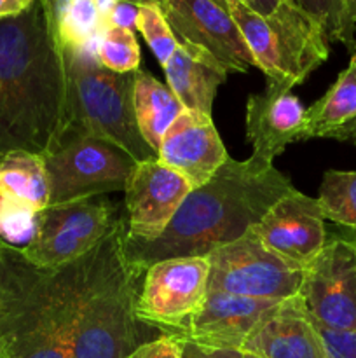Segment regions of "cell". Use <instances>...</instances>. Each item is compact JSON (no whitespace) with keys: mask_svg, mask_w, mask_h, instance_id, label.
Instances as JSON below:
<instances>
[{"mask_svg":"<svg viewBox=\"0 0 356 358\" xmlns=\"http://www.w3.org/2000/svg\"><path fill=\"white\" fill-rule=\"evenodd\" d=\"M68 119L63 51L42 0L0 20V157L14 150L45 156Z\"/></svg>","mask_w":356,"mask_h":358,"instance_id":"6da1fadb","label":"cell"},{"mask_svg":"<svg viewBox=\"0 0 356 358\" xmlns=\"http://www.w3.org/2000/svg\"><path fill=\"white\" fill-rule=\"evenodd\" d=\"M293 189L286 175L253 154L244 161L227 157L205 185L188 192L157 240L136 241L124 236V257L143 271L166 259L205 257L244 236Z\"/></svg>","mask_w":356,"mask_h":358,"instance_id":"7a4b0ae2","label":"cell"},{"mask_svg":"<svg viewBox=\"0 0 356 358\" xmlns=\"http://www.w3.org/2000/svg\"><path fill=\"white\" fill-rule=\"evenodd\" d=\"M91 254L42 269L0 240V357L72 358Z\"/></svg>","mask_w":356,"mask_h":358,"instance_id":"3957f363","label":"cell"},{"mask_svg":"<svg viewBox=\"0 0 356 358\" xmlns=\"http://www.w3.org/2000/svg\"><path fill=\"white\" fill-rule=\"evenodd\" d=\"M100 44V42H98ZM98 44L61 49L68 83L65 131L110 140L138 163L157 159L140 133L133 107L135 72L117 73L98 59Z\"/></svg>","mask_w":356,"mask_h":358,"instance_id":"277c9868","label":"cell"},{"mask_svg":"<svg viewBox=\"0 0 356 358\" xmlns=\"http://www.w3.org/2000/svg\"><path fill=\"white\" fill-rule=\"evenodd\" d=\"M227 10L267 83L292 90L330 55L323 27L292 0H283L265 17L241 0H229Z\"/></svg>","mask_w":356,"mask_h":358,"instance_id":"5b68a950","label":"cell"},{"mask_svg":"<svg viewBox=\"0 0 356 358\" xmlns=\"http://www.w3.org/2000/svg\"><path fill=\"white\" fill-rule=\"evenodd\" d=\"M44 157L49 206L124 191L138 161L117 143L66 131Z\"/></svg>","mask_w":356,"mask_h":358,"instance_id":"8992f818","label":"cell"},{"mask_svg":"<svg viewBox=\"0 0 356 358\" xmlns=\"http://www.w3.org/2000/svg\"><path fill=\"white\" fill-rule=\"evenodd\" d=\"M124 213L105 196L47 206L38 212L35 236L20 250L37 268H61L93 250Z\"/></svg>","mask_w":356,"mask_h":358,"instance_id":"52a82bcc","label":"cell"},{"mask_svg":"<svg viewBox=\"0 0 356 358\" xmlns=\"http://www.w3.org/2000/svg\"><path fill=\"white\" fill-rule=\"evenodd\" d=\"M208 257H177L147 268L135 313L159 334L181 336L208 294Z\"/></svg>","mask_w":356,"mask_h":358,"instance_id":"ba28073f","label":"cell"},{"mask_svg":"<svg viewBox=\"0 0 356 358\" xmlns=\"http://www.w3.org/2000/svg\"><path fill=\"white\" fill-rule=\"evenodd\" d=\"M208 292L283 301L299 294L302 271L272 255L248 231L232 243L209 252Z\"/></svg>","mask_w":356,"mask_h":358,"instance_id":"9c48e42d","label":"cell"},{"mask_svg":"<svg viewBox=\"0 0 356 358\" xmlns=\"http://www.w3.org/2000/svg\"><path fill=\"white\" fill-rule=\"evenodd\" d=\"M299 296L313 322L356 331V238L334 236L302 269Z\"/></svg>","mask_w":356,"mask_h":358,"instance_id":"30bf717a","label":"cell"},{"mask_svg":"<svg viewBox=\"0 0 356 358\" xmlns=\"http://www.w3.org/2000/svg\"><path fill=\"white\" fill-rule=\"evenodd\" d=\"M163 10L181 44L202 49L216 59L227 73L257 69L239 28L229 10L213 0H163Z\"/></svg>","mask_w":356,"mask_h":358,"instance_id":"8fae6325","label":"cell"},{"mask_svg":"<svg viewBox=\"0 0 356 358\" xmlns=\"http://www.w3.org/2000/svg\"><path fill=\"white\" fill-rule=\"evenodd\" d=\"M248 231L265 250L300 271L327 243L325 217L318 198H309L297 189L278 199Z\"/></svg>","mask_w":356,"mask_h":358,"instance_id":"7c38bea8","label":"cell"},{"mask_svg":"<svg viewBox=\"0 0 356 358\" xmlns=\"http://www.w3.org/2000/svg\"><path fill=\"white\" fill-rule=\"evenodd\" d=\"M192 185L159 159L136 164L124 189L129 240L154 241L170 226Z\"/></svg>","mask_w":356,"mask_h":358,"instance_id":"4fadbf2b","label":"cell"},{"mask_svg":"<svg viewBox=\"0 0 356 358\" xmlns=\"http://www.w3.org/2000/svg\"><path fill=\"white\" fill-rule=\"evenodd\" d=\"M279 304L281 301L208 292L198 313L178 338L215 348L243 350L248 338L278 310Z\"/></svg>","mask_w":356,"mask_h":358,"instance_id":"5bb4252c","label":"cell"},{"mask_svg":"<svg viewBox=\"0 0 356 358\" xmlns=\"http://www.w3.org/2000/svg\"><path fill=\"white\" fill-rule=\"evenodd\" d=\"M225 145L212 115L184 110L161 140L157 159L180 173L192 189L205 185L227 161Z\"/></svg>","mask_w":356,"mask_h":358,"instance_id":"9a60e30c","label":"cell"},{"mask_svg":"<svg viewBox=\"0 0 356 358\" xmlns=\"http://www.w3.org/2000/svg\"><path fill=\"white\" fill-rule=\"evenodd\" d=\"M306 108L290 87L267 83L246 101V136L253 156L272 163L293 142L304 140Z\"/></svg>","mask_w":356,"mask_h":358,"instance_id":"2e32d148","label":"cell"},{"mask_svg":"<svg viewBox=\"0 0 356 358\" xmlns=\"http://www.w3.org/2000/svg\"><path fill=\"white\" fill-rule=\"evenodd\" d=\"M243 352L257 358H330L299 294L281 301L248 338Z\"/></svg>","mask_w":356,"mask_h":358,"instance_id":"e0dca14e","label":"cell"},{"mask_svg":"<svg viewBox=\"0 0 356 358\" xmlns=\"http://www.w3.org/2000/svg\"><path fill=\"white\" fill-rule=\"evenodd\" d=\"M163 69L168 87L185 110L212 115L216 91L227 79V70L213 56L194 45L178 42L177 51Z\"/></svg>","mask_w":356,"mask_h":358,"instance_id":"ac0fdd59","label":"cell"},{"mask_svg":"<svg viewBox=\"0 0 356 358\" xmlns=\"http://www.w3.org/2000/svg\"><path fill=\"white\" fill-rule=\"evenodd\" d=\"M309 138H334L356 145V66L353 62L339 73L334 86L306 108L304 140Z\"/></svg>","mask_w":356,"mask_h":358,"instance_id":"d6986e66","label":"cell"},{"mask_svg":"<svg viewBox=\"0 0 356 358\" xmlns=\"http://www.w3.org/2000/svg\"><path fill=\"white\" fill-rule=\"evenodd\" d=\"M133 107L143 140L156 152L159 150L164 133L185 110L168 84L159 83L152 73L142 69L135 72Z\"/></svg>","mask_w":356,"mask_h":358,"instance_id":"ffe728a7","label":"cell"},{"mask_svg":"<svg viewBox=\"0 0 356 358\" xmlns=\"http://www.w3.org/2000/svg\"><path fill=\"white\" fill-rule=\"evenodd\" d=\"M0 196L17 199L42 212L49 206V177L44 157L14 150L0 157Z\"/></svg>","mask_w":356,"mask_h":358,"instance_id":"44dd1931","label":"cell"},{"mask_svg":"<svg viewBox=\"0 0 356 358\" xmlns=\"http://www.w3.org/2000/svg\"><path fill=\"white\" fill-rule=\"evenodd\" d=\"M318 203L325 220L346 227L356 238V171L328 170L321 180Z\"/></svg>","mask_w":356,"mask_h":358,"instance_id":"7402d4cb","label":"cell"},{"mask_svg":"<svg viewBox=\"0 0 356 358\" xmlns=\"http://www.w3.org/2000/svg\"><path fill=\"white\" fill-rule=\"evenodd\" d=\"M140 45L135 31L119 27H107L98 44V59L108 70L131 73L140 69Z\"/></svg>","mask_w":356,"mask_h":358,"instance_id":"603a6c76","label":"cell"},{"mask_svg":"<svg viewBox=\"0 0 356 358\" xmlns=\"http://www.w3.org/2000/svg\"><path fill=\"white\" fill-rule=\"evenodd\" d=\"M136 30L145 38L147 45L157 62L161 65H166L173 52L177 51L178 41L164 16L163 6L159 2H145L140 3L138 21H136Z\"/></svg>","mask_w":356,"mask_h":358,"instance_id":"cb8c5ba5","label":"cell"},{"mask_svg":"<svg viewBox=\"0 0 356 358\" xmlns=\"http://www.w3.org/2000/svg\"><path fill=\"white\" fill-rule=\"evenodd\" d=\"M38 226V212L17 199L0 196V240L6 243L28 245Z\"/></svg>","mask_w":356,"mask_h":358,"instance_id":"d4e9b609","label":"cell"},{"mask_svg":"<svg viewBox=\"0 0 356 358\" xmlns=\"http://www.w3.org/2000/svg\"><path fill=\"white\" fill-rule=\"evenodd\" d=\"M323 27L328 42H342L346 0H292Z\"/></svg>","mask_w":356,"mask_h":358,"instance_id":"484cf974","label":"cell"},{"mask_svg":"<svg viewBox=\"0 0 356 358\" xmlns=\"http://www.w3.org/2000/svg\"><path fill=\"white\" fill-rule=\"evenodd\" d=\"M313 325L318 334H320L325 350H327L330 358H356V331H332V329L323 327L316 322H313Z\"/></svg>","mask_w":356,"mask_h":358,"instance_id":"4316f807","label":"cell"},{"mask_svg":"<svg viewBox=\"0 0 356 358\" xmlns=\"http://www.w3.org/2000/svg\"><path fill=\"white\" fill-rule=\"evenodd\" d=\"M126 358H181V341L178 336L159 334L133 350Z\"/></svg>","mask_w":356,"mask_h":358,"instance_id":"83f0119b","label":"cell"},{"mask_svg":"<svg viewBox=\"0 0 356 358\" xmlns=\"http://www.w3.org/2000/svg\"><path fill=\"white\" fill-rule=\"evenodd\" d=\"M181 358H246L243 350L215 348V346L199 345V343L181 339Z\"/></svg>","mask_w":356,"mask_h":358,"instance_id":"f1b7e54d","label":"cell"},{"mask_svg":"<svg viewBox=\"0 0 356 358\" xmlns=\"http://www.w3.org/2000/svg\"><path fill=\"white\" fill-rule=\"evenodd\" d=\"M140 3L135 0H119L107 17V27H119L126 30H135L138 21Z\"/></svg>","mask_w":356,"mask_h":358,"instance_id":"f546056e","label":"cell"},{"mask_svg":"<svg viewBox=\"0 0 356 358\" xmlns=\"http://www.w3.org/2000/svg\"><path fill=\"white\" fill-rule=\"evenodd\" d=\"M356 30V0H346L344 21H342V44L348 49L355 48Z\"/></svg>","mask_w":356,"mask_h":358,"instance_id":"4dcf8cb0","label":"cell"},{"mask_svg":"<svg viewBox=\"0 0 356 358\" xmlns=\"http://www.w3.org/2000/svg\"><path fill=\"white\" fill-rule=\"evenodd\" d=\"M37 0H0V20L17 16L31 7Z\"/></svg>","mask_w":356,"mask_h":358,"instance_id":"1f68e13d","label":"cell"},{"mask_svg":"<svg viewBox=\"0 0 356 358\" xmlns=\"http://www.w3.org/2000/svg\"><path fill=\"white\" fill-rule=\"evenodd\" d=\"M243 3H246L253 13L260 14V16H269L272 14V10L283 2V0H241Z\"/></svg>","mask_w":356,"mask_h":358,"instance_id":"d6a6232c","label":"cell"},{"mask_svg":"<svg viewBox=\"0 0 356 358\" xmlns=\"http://www.w3.org/2000/svg\"><path fill=\"white\" fill-rule=\"evenodd\" d=\"M119 0H94V3H96L98 10H100L101 17H103L105 24H107V17L108 14H110V10L114 9V6L117 3Z\"/></svg>","mask_w":356,"mask_h":358,"instance_id":"836d02e7","label":"cell"},{"mask_svg":"<svg viewBox=\"0 0 356 358\" xmlns=\"http://www.w3.org/2000/svg\"><path fill=\"white\" fill-rule=\"evenodd\" d=\"M213 2H216L220 7H223V9H227V2H229V0H213Z\"/></svg>","mask_w":356,"mask_h":358,"instance_id":"e575fe53","label":"cell"},{"mask_svg":"<svg viewBox=\"0 0 356 358\" xmlns=\"http://www.w3.org/2000/svg\"><path fill=\"white\" fill-rule=\"evenodd\" d=\"M349 62L355 63V66H356V44H355V48H353V51H351V59H349Z\"/></svg>","mask_w":356,"mask_h":358,"instance_id":"d590c367","label":"cell"},{"mask_svg":"<svg viewBox=\"0 0 356 358\" xmlns=\"http://www.w3.org/2000/svg\"><path fill=\"white\" fill-rule=\"evenodd\" d=\"M135 2H138V3H145V2H159V3H163V0H135Z\"/></svg>","mask_w":356,"mask_h":358,"instance_id":"8d00e7d4","label":"cell"},{"mask_svg":"<svg viewBox=\"0 0 356 358\" xmlns=\"http://www.w3.org/2000/svg\"><path fill=\"white\" fill-rule=\"evenodd\" d=\"M244 355H246V358H257V357H253V355H248V353H244Z\"/></svg>","mask_w":356,"mask_h":358,"instance_id":"74e56055","label":"cell"},{"mask_svg":"<svg viewBox=\"0 0 356 358\" xmlns=\"http://www.w3.org/2000/svg\"><path fill=\"white\" fill-rule=\"evenodd\" d=\"M0 358H2V357H0Z\"/></svg>","mask_w":356,"mask_h":358,"instance_id":"f35d334b","label":"cell"}]
</instances>
